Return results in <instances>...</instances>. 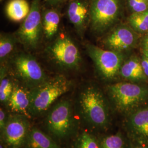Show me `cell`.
<instances>
[{
    "label": "cell",
    "mask_w": 148,
    "mask_h": 148,
    "mask_svg": "<svg viewBox=\"0 0 148 148\" xmlns=\"http://www.w3.org/2000/svg\"><path fill=\"white\" fill-rule=\"evenodd\" d=\"M71 81L63 75H58L31 90L29 113L37 115L46 111L61 95L69 91Z\"/></svg>",
    "instance_id": "cell-1"
},
{
    "label": "cell",
    "mask_w": 148,
    "mask_h": 148,
    "mask_svg": "<svg viewBox=\"0 0 148 148\" xmlns=\"http://www.w3.org/2000/svg\"><path fill=\"white\" fill-rule=\"evenodd\" d=\"M79 110L86 121L98 127L106 126L109 114L105 99L101 91L94 86L85 87L79 98Z\"/></svg>",
    "instance_id": "cell-2"
},
{
    "label": "cell",
    "mask_w": 148,
    "mask_h": 148,
    "mask_svg": "<svg viewBox=\"0 0 148 148\" xmlns=\"http://www.w3.org/2000/svg\"><path fill=\"white\" fill-rule=\"evenodd\" d=\"M120 0H92L90 5L92 30L100 34L112 27L120 16Z\"/></svg>",
    "instance_id": "cell-3"
},
{
    "label": "cell",
    "mask_w": 148,
    "mask_h": 148,
    "mask_svg": "<svg viewBox=\"0 0 148 148\" xmlns=\"http://www.w3.org/2000/svg\"><path fill=\"white\" fill-rule=\"evenodd\" d=\"M46 126L53 137L64 139L70 137L75 128L71 103L60 101L54 106L48 114Z\"/></svg>",
    "instance_id": "cell-4"
},
{
    "label": "cell",
    "mask_w": 148,
    "mask_h": 148,
    "mask_svg": "<svg viewBox=\"0 0 148 148\" xmlns=\"http://www.w3.org/2000/svg\"><path fill=\"white\" fill-rule=\"evenodd\" d=\"M12 68L16 77L29 89L41 85L48 79L37 60L28 53L16 55L12 61Z\"/></svg>",
    "instance_id": "cell-5"
},
{
    "label": "cell",
    "mask_w": 148,
    "mask_h": 148,
    "mask_svg": "<svg viewBox=\"0 0 148 148\" xmlns=\"http://www.w3.org/2000/svg\"><path fill=\"white\" fill-rule=\"evenodd\" d=\"M111 99L120 111L130 110L137 106L148 98V90L139 85L119 82L108 87Z\"/></svg>",
    "instance_id": "cell-6"
},
{
    "label": "cell",
    "mask_w": 148,
    "mask_h": 148,
    "mask_svg": "<svg viewBox=\"0 0 148 148\" xmlns=\"http://www.w3.org/2000/svg\"><path fill=\"white\" fill-rule=\"evenodd\" d=\"M46 51L50 58L63 69H77L81 64L79 49L68 36L57 38L48 46Z\"/></svg>",
    "instance_id": "cell-7"
},
{
    "label": "cell",
    "mask_w": 148,
    "mask_h": 148,
    "mask_svg": "<svg viewBox=\"0 0 148 148\" xmlns=\"http://www.w3.org/2000/svg\"><path fill=\"white\" fill-rule=\"evenodd\" d=\"M42 32L40 0H33L30 11L15 34L18 41L27 49H35L40 41Z\"/></svg>",
    "instance_id": "cell-8"
},
{
    "label": "cell",
    "mask_w": 148,
    "mask_h": 148,
    "mask_svg": "<svg viewBox=\"0 0 148 148\" xmlns=\"http://www.w3.org/2000/svg\"><path fill=\"white\" fill-rule=\"evenodd\" d=\"M87 52L102 77L112 79L120 73L123 63L122 53L104 49L92 44L86 46Z\"/></svg>",
    "instance_id": "cell-9"
},
{
    "label": "cell",
    "mask_w": 148,
    "mask_h": 148,
    "mask_svg": "<svg viewBox=\"0 0 148 148\" xmlns=\"http://www.w3.org/2000/svg\"><path fill=\"white\" fill-rule=\"evenodd\" d=\"M27 117L24 115L16 114L8 119L2 131L3 140L8 148H21L26 144L30 130Z\"/></svg>",
    "instance_id": "cell-10"
},
{
    "label": "cell",
    "mask_w": 148,
    "mask_h": 148,
    "mask_svg": "<svg viewBox=\"0 0 148 148\" xmlns=\"http://www.w3.org/2000/svg\"><path fill=\"white\" fill-rule=\"evenodd\" d=\"M137 42L134 30L126 25L115 27L106 36L104 44L107 49L122 53L131 49Z\"/></svg>",
    "instance_id": "cell-11"
},
{
    "label": "cell",
    "mask_w": 148,
    "mask_h": 148,
    "mask_svg": "<svg viewBox=\"0 0 148 148\" xmlns=\"http://www.w3.org/2000/svg\"><path fill=\"white\" fill-rule=\"evenodd\" d=\"M67 13L69 21L77 34L80 37H83L90 25V5L85 1L73 0L69 4Z\"/></svg>",
    "instance_id": "cell-12"
},
{
    "label": "cell",
    "mask_w": 148,
    "mask_h": 148,
    "mask_svg": "<svg viewBox=\"0 0 148 148\" xmlns=\"http://www.w3.org/2000/svg\"><path fill=\"white\" fill-rule=\"evenodd\" d=\"M31 103V90L27 87L14 85L8 104L12 111L29 117Z\"/></svg>",
    "instance_id": "cell-13"
},
{
    "label": "cell",
    "mask_w": 148,
    "mask_h": 148,
    "mask_svg": "<svg viewBox=\"0 0 148 148\" xmlns=\"http://www.w3.org/2000/svg\"><path fill=\"white\" fill-rule=\"evenodd\" d=\"M119 74L125 79L130 81H140L147 76L143 71L140 59L133 57L123 62Z\"/></svg>",
    "instance_id": "cell-14"
},
{
    "label": "cell",
    "mask_w": 148,
    "mask_h": 148,
    "mask_svg": "<svg viewBox=\"0 0 148 148\" xmlns=\"http://www.w3.org/2000/svg\"><path fill=\"white\" fill-rule=\"evenodd\" d=\"M25 145L27 148H60L51 138L36 128L30 130Z\"/></svg>",
    "instance_id": "cell-15"
},
{
    "label": "cell",
    "mask_w": 148,
    "mask_h": 148,
    "mask_svg": "<svg viewBox=\"0 0 148 148\" xmlns=\"http://www.w3.org/2000/svg\"><path fill=\"white\" fill-rule=\"evenodd\" d=\"M60 22L58 12L54 10H46L42 16V32L48 40H51L57 34Z\"/></svg>",
    "instance_id": "cell-16"
},
{
    "label": "cell",
    "mask_w": 148,
    "mask_h": 148,
    "mask_svg": "<svg viewBox=\"0 0 148 148\" xmlns=\"http://www.w3.org/2000/svg\"><path fill=\"white\" fill-rule=\"evenodd\" d=\"M30 8L26 0H11L6 5L5 13L11 21H20L26 18Z\"/></svg>",
    "instance_id": "cell-17"
},
{
    "label": "cell",
    "mask_w": 148,
    "mask_h": 148,
    "mask_svg": "<svg viewBox=\"0 0 148 148\" xmlns=\"http://www.w3.org/2000/svg\"><path fill=\"white\" fill-rule=\"evenodd\" d=\"M130 123L133 131L139 137L148 140V107L133 114Z\"/></svg>",
    "instance_id": "cell-18"
},
{
    "label": "cell",
    "mask_w": 148,
    "mask_h": 148,
    "mask_svg": "<svg viewBox=\"0 0 148 148\" xmlns=\"http://www.w3.org/2000/svg\"><path fill=\"white\" fill-rule=\"evenodd\" d=\"M7 66L1 67L0 101L2 103H8L13 92L14 84L10 77L7 75Z\"/></svg>",
    "instance_id": "cell-19"
},
{
    "label": "cell",
    "mask_w": 148,
    "mask_h": 148,
    "mask_svg": "<svg viewBox=\"0 0 148 148\" xmlns=\"http://www.w3.org/2000/svg\"><path fill=\"white\" fill-rule=\"evenodd\" d=\"M18 42L15 35L1 33L0 35V60L1 64L10 56Z\"/></svg>",
    "instance_id": "cell-20"
},
{
    "label": "cell",
    "mask_w": 148,
    "mask_h": 148,
    "mask_svg": "<svg viewBox=\"0 0 148 148\" xmlns=\"http://www.w3.org/2000/svg\"><path fill=\"white\" fill-rule=\"evenodd\" d=\"M131 27L136 32H148V10L142 12H133L128 18Z\"/></svg>",
    "instance_id": "cell-21"
},
{
    "label": "cell",
    "mask_w": 148,
    "mask_h": 148,
    "mask_svg": "<svg viewBox=\"0 0 148 148\" xmlns=\"http://www.w3.org/2000/svg\"><path fill=\"white\" fill-rule=\"evenodd\" d=\"M75 148H101L96 138L89 133L84 132L77 138Z\"/></svg>",
    "instance_id": "cell-22"
},
{
    "label": "cell",
    "mask_w": 148,
    "mask_h": 148,
    "mask_svg": "<svg viewBox=\"0 0 148 148\" xmlns=\"http://www.w3.org/2000/svg\"><path fill=\"white\" fill-rule=\"evenodd\" d=\"M101 148H123V139L117 134L106 137L102 140Z\"/></svg>",
    "instance_id": "cell-23"
},
{
    "label": "cell",
    "mask_w": 148,
    "mask_h": 148,
    "mask_svg": "<svg viewBox=\"0 0 148 148\" xmlns=\"http://www.w3.org/2000/svg\"><path fill=\"white\" fill-rule=\"evenodd\" d=\"M128 3L133 12L148 10V0H128Z\"/></svg>",
    "instance_id": "cell-24"
},
{
    "label": "cell",
    "mask_w": 148,
    "mask_h": 148,
    "mask_svg": "<svg viewBox=\"0 0 148 148\" xmlns=\"http://www.w3.org/2000/svg\"><path fill=\"white\" fill-rule=\"evenodd\" d=\"M141 48L143 55L148 58V36L143 38L141 43Z\"/></svg>",
    "instance_id": "cell-25"
},
{
    "label": "cell",
    "mask_w": 148,
    "mask_h": 148,
    "mask_svg": "<svg viewBox=\"0 0 148 148\" xmlns=\"http://www.w3.org/2000/svg\"><path fill=\"white\" fill-rule=\"evenodd\" d=\"M140 63L143 68V71L145 76L148 77V58L143 55L140 59Z\"/></svg>",
    "instance_id": "cell-26"
},
{
    "label": "cell",
    "mask_w": 148,
    "mask_h": 148,
    "mask_svg": "<svg viewBox=\"0 0 148 148\" xmlns=\"http://www.w3.org/2000/svg\"><path fill=\"white\" fill-rule=\"evenodd\" d=\"M7 121L5 120V114L3 110L1 108L0 109V129L1 132H2L5 128L7 123Z\"/></svg>",
    "instance_id": "cell-27"
},
{
    "label": "cell",
    "mask_w": 148,
    "mask_h": 148,
    "mask_svg": "<svg viewBox=\"0 0 148 148\" xmlns=\"http://www.w3.org/2000/svg\"><path fill=\"white\" fill-rule=\"evenodd\" d=\"M65 0H46L48 3L52 5H57L63 3Z\"/></svg>",
    "instance_id": "cell-28"
},
{
    "label": "cell",
    "mask_w": 148,
    "mask_h": 148,
    "mask_svg": "<svg viewBox=\"0 0 148 148\" xmlns=\"http://www.w3.org/2000/svg\"><path fill=\"white\" fill-rule=\"evenodd\" d=\"M144 148V147H139V148Z\"/></svg>",
    "instance_id": "cell-29"
},
{
    "label": "cell",
    "mask_w": 148,
    "mask_h": 148,
    "mask_svg": "<svg viewBox=\"0 0 148 148\" xmlns=\"http://www.w3.org/2000/svg\"></svg>",
    "instance_id": "cell-30"
}]
</instances>
